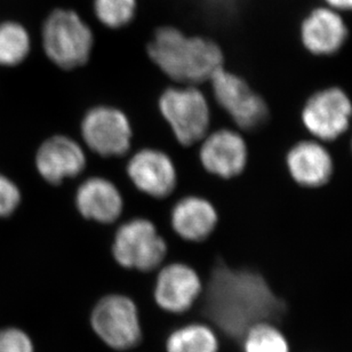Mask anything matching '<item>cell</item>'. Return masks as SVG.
Wrapping results in <instances>:
<instances>
[{
  "mask_svg": "<svg viewBox=\"0 0 352 352\" xmlns=\"http://www.w3.org/2000/svg\"><path fill=\"white\" fill-rule=\"evenodd\" d=\"M201 298L210 325L232 339H241L256 322H276L286 312L284 300L260 272L229 267L223 260L210 271Z\"/></svg>",
  "mask_w": 352,
  "mask_h": 352,
  "instance_id": "obj_1",
  "label": "cell"
},
{
  "mask_svg": "<svg viewBox=\"0 0 352 352\" xmlns=\"http://www.w3.org/2000/svg\"><path fill=\"white\" fill-rule=\"evenodd\" d=\"M146 51L160 72L181 85L210 82L215 72L224 68L220 45L210 38L188 36L170 25L156 29Z\"/></svg>",
  "mask_w": 352,
  "mask_h": 352,
  "instance_id": "obj_2",
  "label": "cell"
},
{
  "mask_svg": "<svg viewBox=\"0 0 352 352\" xmlns=\"http://www.w3.org/2000/svg\"><path fill=\"white\" fill-rule=\"evenodd\" d=\"M45 54L56 67L75 70L89 61L94 47L91 27L76 10L56 8L43 25Z\"/></svg>",
  "mask_w": 352,
  "mask_h": 352,
  "instance_id": "obj_3",
  "label": "cell"
},
{
  "mask_svg": "<svg viewBox=\"0 0 352 352\" xmlns=\"http://www.w3.org/2000/svg\"><path fill=\"white\" fill-rule=\"evenodd\" d=\"M89 325L109 349L129 351L143 340L142 322L135 301L125 294L102 296L91 309Z\"/></svg>",
  "mask_w": 352,
  "mask_h": 352,
  "instance_id": "obj_4",
  "label": "cell"
},
{
  "mask_svg": "<svg viewBox=\"0 0 352 352\" xmlns=\"http://www.w3.org/2000/svg\"><path fill=\"white\" fill-rule=\"evenodd\" d=\"M158 107L181 146H193L208 134L210 105L206 96L196 86L167 88L160 95Z\"/></svg>",
  "mask_w": 352,
  "mask_h": 352,
  "instance_id": "obj_5",
  "label": "cell"
},
{
  "mask_svg": "<svg viewBox=\"0 0 352 352\" xmlns=\"http://www.w3.org/2000/svg\"><path fill=\"white\" fill-rule=\"evenodd\" d=\"M112 255L120 267L150 272L160 267L166 258L167 244L151 221L136 217L118 228Z\"/></svg>",
  "mask_w": 352,
  "mask_h": 352,
  "instance_id": "obj_6",
  "label": "cell"
},
{
  "mask_svg": "<svg viewBox=\"0 0 352 352\" xmlns=\"http://www.w3.org/2000/svg\"><path fill=\"white\" fill-rule=\"evenodd\" d=\"M210 82L217 104L239 129L255 131L267 122L270 111L267 102L241 76L222 68Z\"/></svg>",
  "mask_w": 352,
  "mask_h": 352,
  "instance_id": "obj_7",
  "label": "cell"
},
{
  "mask_svg": "<svg viewBox=\"0 0 352 352\" xmlns=\"http://www.w3.org/2000/svg\"><path fill=\"white\" fill-rule=\"evenodd\" d=\"M80 133L89 150L105 158L124 156L132 146L129 117L110 105L89 109L82 118Z\"/></svg>",
  "mask_w": 352,
  "mask_h": 352,
  "instance_id": "obj_8",
  "label": "cell"
},
{
  "mask_svg": "<svg viewBox=\"0 0 352 352\" xmlns=\"http://www.w3.org/2000/svg\"><path fill=\"white\" fill-rule=\"evenodd\" d=\"M351 117V100L339 87L316 91L302 110L305 129L322 141H334L342 135L349 127Z\"/></svg>",
  "mask_w": 352,
  "mask_h": 352,
  "instance_id": "obj_9",
  "label": "cell"
},
{
  "mask_svg": "<svg viewBox=\"0 0 352 352\" xmlns=\"http://www.w3.org/2000/svg\"><path fill=\"white\" fill-rule=\"evenodd\" d=\"M203 292L204 283L192 267L186 263H170L157 276L153 300L163 311L183 315L199 301Z\"/></svg>",
  "mask_w": 352,
  "mask_h": 352,
  "instance_id": "obj_10",
  "label": "cell"
},
{
  "mask_svg": "<svg viewBox=\"0 0 352 352\" xmlns=\"http://www.w3.org/2000/svg\"><path fill=\"white\" fill-rule=\"evenodd\" d=\"M127 175L136 189L155 199H165L177 186L173 160L162 150H140L127 164Z\"/></svg>",
  "mask_w": 352,
  "mask_h": 352,
  "instance_id": "obj_11",
  "label": "cell"
},
{
  "mask_svg": "<svg viewBox=\"0 0 352 352\" xmlns=\"http://www.w3.org/2000/svg\"><path fill=\"white\" fill-rule=\"evenodd\" d=\"M201 166L221 179H232L246 168L248 149L244 138L232 129H217L207 134L200 146Z\"/></svg>",
  "mask_w": 352,
  "mask_h": 352,
  "instance_id": "obj_12",
  "label": "cell"
},
{
  "mask_svg": "<svg viewBox=\"0 0 352 352\" xmlns=\"http://www.w3.org/2000/svg\"><path fill=\"white\" fill-rule=\"evenodd\" d=\"M349 38V28L340 12L327 6L310 10L300 25V39L310 54L332 56Z\"/></svg>",
  "mask_w": 352,
  "mask_h": 352,
  "instance_id": "obj_13",
  "label": "cell"
},
{
  "mask_svg": "<svg viewBox=\"0 0 352 352\" xmlns=\"http://www.w3.org/2000/svg\"><path fill=\"white\" fill-rule=\"evenodd\" d=\"M36 167L41 177L53 186L74 179L85 170L86 155L72 138L54 135L41 143L36 153Z\"/></svg>",
  "mask_w": 352,
  "mask_h": 352,
  "instance_id": "obj_14",
  "label": "cell"
},
{
  "mask_svg": "<svg viewBox=\"0 0 352 352\" xmlns=\"http://www.w3.org/2000/svg\"><path fill=\"white\" fill-rule=\"evenodd\" d=\"M75 203L82 217L101 224L113 223L124 210L122 192L115 183L101 176L89 177L79 186Z\"/></svg>",
  "mask_w": 352,
  "mask_h": 352,
  "instance_id": "obj_15",
  "label": "cell"
},
{
  "mask_svg": "<svg viewBox=\"0 0 352 352\" xmlns=\"http://www.w3.org/2000/svg\"><path fill=\"white\" fill-rule=\"evenodd\" d=\"M219 222L213 204L199 196L183 197L170 212V224L179 237L200 243L213 234Z\"/></svg>",
  "mask_w": 352,
  "mask_h": 352,
  "instance_id": "obj_16",
  "label": "cell"
},
{
  "mask_svg": "<svg viewBox=\"0 0 352 352\" xmlns=\"http://www.w3.org/2000/svg\"><path fill=\"white\" fill-rule=\"evenodd\" d=\"M286 164L292 179L307 188L325 186L334 170L332 156L324 146L314 141L296 143L288 151Z\"/></svg>",
  "mask_w": 352,
  "mask_h": 352,
  "instance_id": "obj_17",
  "label": "cell"
},
{
  "mask_svg": "<svg viewBox=\"0 0 352 352\" xmlns=\"http://www.w3.org/2000/svg\"><path fill=\"white\" fill-rule=\"evenodd\" d=\"M210 324L193 322L179 326L167 336L166 352H220V339Z\"/></svg>",
  "mask_w": 352,
  "mask_h": 352,
  "instance_id": "obj_18",
  "label": "cell"
},
{
  "mask_svg": "<svg viewBox=\"0 0 352 352\" xmlns=\"http://www.w3.org/2000/svg\"><path fill=\"white\" fill-rule=\"evenodd\" d=\"M31 50L30 34L14 21L0 23V65L16 67L28 58Z\"/></svg>",
  "mask_w": 352,
  "mask_h": 352,
  "instance_id": "obj_19",
  "label": "cell"
},
{
  "mask_svg": "<svg viewBox=\"0 0 352 352\" xmlns=\"http://www.w3.org/2000/svg\"><path fill=\"white\" fill-rule=\"evenodd\" d=\"M244 352H291L287 336L274 322L252 325L241 336Z\"/></svg>",
  "mask_w": 352,
  "mask_h": 352,
  "instance_id": "obj_20",
  "label": "cell"
},
{
  "mask_svg": "<svg viewBox=\"0 0 352 352\" xmlns=\"http://www.w3.org/2000/svg\"><path fill=\"white\" fill-rule=\"evenodd\" d=\"M95 16L110 29L129 25L138 10V0H93Z\"/></svg>",
  "mask_w": 352,
  "mask_h": 352,
  "instance_id": "obj_21",
  "label": "cell"
},
{
  "mask_svg": "<svg viewBox=\"0 0 352 352\" xmlns=\"http://www.w3.org/2000/svg\"><path fill=\"white\" fill-rule=\"evenodd\" d=\"M0 352H34V341L23 329H0Z\"/></svg>",
  "mask_w": 352,
  "mask_h": 352,
  "instance_id": "obj_22",
  "label": "cell"
},
{
  "mask_svg": "<svg viewBox=\"0 0 352 352\" xmlns=\"http://www.w3.org/2000/svg\"><path fill=\"white\" fill-rule=\"evenodd\" d=\"M21 204V191L19 186L0 174V217H10Z\"/></svg>",
  "mask_w": 352,
  "mask_h": 352,
  "instance_id": "obj_23",
  "label": "cell"
},
{
  "mask_svg": "<svg viewBox=\"0 0 352 352\" xmlns=\"http://www.w3.org/2000/svg\"><path fill=\"white\" fill-rule=\"evenodd\" d=\"M326 6L336 12H352V0H324Z\"/></svg>",
  "mask_w": 352,
  "mask_h": 352,
  "instance_id": "obj_24",
  "label": "cell"
},
{
  "mask_svg": "<svg viewBox=\"0 0 352 352\" xmlns=\"http://www.w3.org/2000/svg\"><path fill=\"white\" fill-rule=\"evenodd\" d=\"M351 150H352V139H351Z\"/></svg>",
  "mask_w": 352,
  "mask_h": 352,
  "instance_id": "obj_25",
  "label": "cell"
}]
</instances>
